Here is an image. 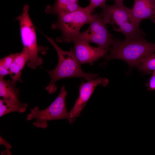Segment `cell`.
<instances>
[{
  "label": "cell",
  "instance_id": "1",
  "mask_svg": "<svg viewBox=\"0 0 155 155\" xmlns=\"http://www.w3.org/2000/svg\"><path fill=\"white\" fill-rule=\"evenodd\" d=\"M44 35L55 49L58 57V63L56 67L51 70H46L51 78L49 83L45 88L49 94H52L57 90L55 83L60 79L77 77L83 78L89 81L97 77V74L86 73L83 71L73 48L68 51L63 50L58 46L53 38Z\"/></svg>",
  "mask_w": 155,
  "mask_h": 155
},
{
  "label": "cell",
  "instance_id": "2",
  "mask_svg": "<svg viewBox=\"0 0 155 155\" xmlns=\"http://www.w3.org/2000/svg\"><path fill=\"white\" fill-rule=\"evenodd\" d=\"M112 47L107 61L117 59L126 62L131 67H138L143 61L155 52V43L148 42L144 37L122 41L113 37Z\"/></svg>",
  "mask_w": 155,
  "mask_h": 155
},
{
  "label": "cell",
  "instance_id": "3",
  "mask_svg": "<svg viewBox=\"0 0 155 155\" xmlns=\"http://www.w3.org/2000/svg\"><path fill=\"white\" fill-rule=\"evenodd\" d=\"M101 8L100 15L104 22L111 25L114 30L123 33L125 40L144 37L145 34L135 21L131 9L125 6L123 2H115L111 5L106 4Z\"/></svg>",
  "mask_w": 155,
  "mask_h": 155
},
{
  "label": "cell",
  "instance_id": "4",
  "mask_svg": "<svg viewBox=\"0 0 155 155\" xmlns=\"http://www.w3.org/2000/svg\"><path fill=\"white\" fill-rule=\"evenodd\" d=\"M29 6L25 5L21 14L16 18L19 22L23 48L28 52L29 60L27 63L28 67L34 69L43 63L42 58L40 57L39 53L42 54L46 53L48 48L38 45L34 25L29 15Z\"/></svg>",
  "mask_w": 155,
  "mask_h": 155
},
{
  "label": "cell",
  "instance_id": "5",
  "mask_svg": "<svg viewBox=\"0 0 155 155\" xmlns=\"http://www.w3.org/2000/svg\"><path fill=\"white\" fill-rule=\"evenodd\" d=\"M93 16L87 7H80L74 11L58 16L57 21L52 27L61 31L62 35L57 38L56 41L67 43L72 42L80 33L82 27L89 24Z\"/></svg>",
  "mask_w": 155,
  "mask_h": 155
},
{
  "label": "cell",
  "instance_id": "6",
  "mask_svg": "<svg viewBox=\"0 0 155 155\" xmlns=\"http://www.w3.org/2000/svg\"><path fill=\"white\" fill-rule=\"evenodd\" d=\"M67 94L65 86L63 85L57 97L49 106L42 110H39L38 107L35 106L27 115V120L35 119L33 125L42 129L47 127L49 121L64 119L69 120V113L67 111L66 104Z\"/></svg>",
  "mask_w": 155,
  "mask_h": 155
},
{
  "label": "cell",
  "instance_id": "7",
  "mask_svg": "<svg viewBox=\"0 0 155 155\" xmlns=\"http://www.w3.org/2000/svg\"><path fill=\"white\" fill-rule=\"evenodd\" d=\"M89 24L87 30L83 32H80L72 42L76 39H82L89 43L96 44L107 52L110 51L113 37L108 31L106 24L104 22L101 16L97 13L93 15Z\"/></svg>",
  "mask_w": 155,
  "mask_h": 155
},
{
  "label": "cell",
  "instance_id": "8",
  "mask_svg": "<svg viewBox=\"0 0 155 155\" xmlns=\"http://www.w3.org/2000/svg\"><path fill=\"white\" fill-rule=\"evenodd\" d=\"M108 80L106 78L99 77L86 83L82 81L79 87V95L78 98L71 110L69 112V121L72 124L79 117L82 110L92 95L96 87L101 84L104 87L106 86Z\"/></svg>",
  "mask_w": 155,
  "mask_h": 155
},
{
  "label": "cell",
  "instance_id": "9",
  "mask_svg": "<svg viewBox=\"0 0 155 155\" xmlns=\"http://www.w3.org/2000/svg\"><path fill=\"white\" fill-rule=\"evenodd\" d=\"M73 42L75 56L80 64L89 63L92 65L95 61L107 55V52L99 46H91L89 42L84 40L76 39Z\"/></svg>",
  "mask_w": 155,
  "mask_h": 155
},
{
  "label": "cell",
  "instance_id": "10",
  "mask_svg": "<svg viewBox=\"0 0 155 155\" xmlns=\"http://www.w3.org/2000/svg\"><path fill=\"white\" fill-rule=\"evenodd\" d=\"M131 9L135 21L139 25L143 20L149 19L153 22L155 19V0H135Z\"/></svg>",
  "mask_w": 155,
  "mask_h": 155
},
{
  "label": "cell",
  "instance_id": "11",
  "mask_svg": "<svg viewBox=\"0 0 155 155\" xmlns=\"http://www.w3.org/2000/svg\"><path fill=\"white\" fill-rule=\"evenodd\" d=\"M20 91L16 87V84L10 80H5L0 77V99L8 102L20 104L19 99Z\"/></svg>",
  "mask_w": 155,
  "mask_h": 155
},
{
  "label": "cell",
  "instance_id": "12",
  "mask_svg": "<svg viewBox=\"0 0 155 155\" xmlns=\"http://www.w3.org/2000/svg\"><path fill=\"white\" fill-rule=\"evenodd\" d=\"M29 60V55L27 51L23 48L22 51L16 53V55L9 69V75L11 81L16 84L18 81L22 82L21 76L25 65Z\"/></svg>",
  "mask_w": 155,
  "mask_h": 155
},
{
  "label": "cell",
  "instance_id": "13",
  "mask_svg": "<svg viewBox=\"0 0 155 155\" xmlns=\"http://www.w3.org/2000/svg\"><path fill=\"white\" fill-rule=\"evenodd\" d=\"M80 7L78 3H71L69 0H56L53 6H47L45 12L58 16L74 11Z\"/></svg>",
  "mask_w": 155,
  "mask_h": 155
},
{
  "label": "cell",
  "instance_id": "14",
  "mask_svg": "<svg viewBox=\"0 0 155 155\" xmlns=\"http://www.w3.org/2000/svg\"><path fill=\"white\" fill-rule=\"evenodd\" d=\"M28 105L26 103L18 104L7 102L0 99V117L12 112L24 113Z\"/></svg>",
  "mask_w": 155,
  "mask_h": 155
},
{
  "label": "cell",
  "instance_id": "15",
  "mask_svg": "<svg viewBox=\"0 0 155 155\" xmlns=\"http://www.w3.org/2000/svg\"><path fill=\"white\" fill-rule=\"evenodd\" d=\"M138 68L144 74H149L155 70V53L144 59Z\"/></svg>",
  "mask_w": 155,
  "mask_h": 155
},
{
  "label": "cell",
  "instance_id": "16",
  "mask_svg": "<svg viewBox=\"0 0 155 155\" xmlns=\"http://www.w3.org/2000/svg\"><path fill=\"white\" fill-rule=\"evenodd\" d=\"M16 53H11L0 60V77L4 78L9 74V69Z\"/></svg>",
  "mask_w": 155,
  "mask_h": 155
},
{
  "label": "cell",
  "instance_id": "17",
  "mask_svg": "<svg viewBox=\"0 0 155 155\" xmlns=\"http://www.w3.org/2000/svg\"><path fill=\"white\" fill-rule=\"evenodd\" d=\"M107 0H90V3L87 7L90 13H92L97 7H101L105 5V2Z\"/></svg>",
  "mask_w": 155,
  "mask_h": 155
},
{
  "label": "cell",
  "instance_id": "18",
  "mask_svg": "<svg viewBox=\"0 0 155 155\" xmlns=\"http://www.w3.org/2000/svg\"><path fill=\"white\" fill-rule=\"evenodd\" d=\"M146 85L149 90H155V70L153 71L152 75Z\"/></svg>",
  "mask_w": 155,
  "mask_h": 155
},
{
  "label": "cell",
  "instance_id": "19",
  "mask_svg": "<svg viewBox=\"0 0 155 155\" xmlns=\"http://www.w3.org/2000/svg\"><path fill=\"white\" fill-rule=\"evenodd\" d=\"M0 144L4 145L7 149H10L12 147L11 144L3 139L1 136H0Z\"/></svg>",
  "mask_w": 155,
  "mask_h": 155
},
{
  "label": "cell",
  "instance_id": "20",
  "mask_svg": "<svg viewBox=\"0 0 155 155\" xmlns=\"http://www.w3.org/2000/svg\"><path fill=\"white\" fill-rule=\"evenodd\" d=\"M1 155H11L10 149H7L2 151L1 152Z\"/></svg>",
  "mask_w": 155,
  "mask_h": 155
},
{
  "label": "cell",
  "instance_id": "21",
  "mask_svg": "<svg viewBox=\"0 0 155 155\" xmlns=\"http://www.w3.org/2000/svg\"><path fill=\"white\" fill-rule=\"evenodd\" d=\"M79 0H69L70 2L73 3H78Z\"/></svg>",
  "mask_w": 155,
  "mask_h": 155
},
{
  "label": "cell",
  "instance_id": "22",
  "mask_svg": "<svg viewBox=\"0 0 155 155\" xmlns=\"http://www.w3.org/2000/svg\"><path fill=\"white\" fill-rule=\"evenodd\" d=\"M115 2H123V0H114Z\"/></svg>",
  "mask_w": 155,
  "mask_h": 155
},
{
  "label": "cell",
  "instance_id": "23",
  "mask_svg": "<svg viewBox=\"0 0 155 155\" xmlns=\"http://www.w3.org/2000/svg\"><path fill=\"white\" fill-rule=\"evenodd\" d=\"M153 22L154 23H155V20H154V21Z\"/></svg>",
  "mask_w": 155,
  "mask_h": 155
}]
</instances>
